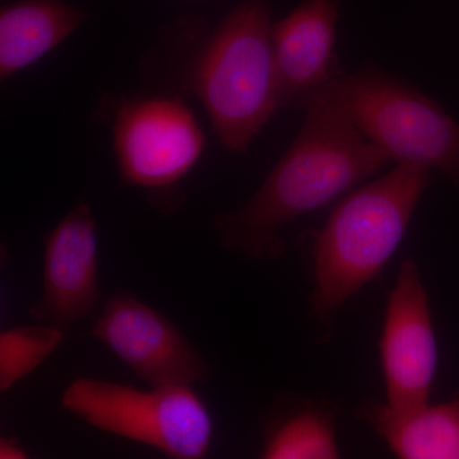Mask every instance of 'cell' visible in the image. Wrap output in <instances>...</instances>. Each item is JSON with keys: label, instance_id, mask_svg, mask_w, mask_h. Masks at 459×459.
<instances>
[{"label": "cell", "instance_id": "6da1fadb", "mask_svg": "<svg viewBox=\"0 0 459 459\" xmlns=\"http://www.w3.org/2000/svg\"><path fill=\"white\" fill-rule=\"evenodd\" d=\"M298 137L261 188L240 208L216 214L213 226L229 252L272 261L286 252L282 230L325 207L391 159L338 108L312 96Z\"/></svg>", "mask_w": 459, "mask_h": 459}, {"label": "cell", "instance_id": "7a4b0ae2", "mask_svg": "<svg viewBox=\"0 0 459 459\" xmlns=\"http://www.w3.org/2000/svg\"><path fill=\"white\" fill-rule=\"evenodd\" d=\"M431 170L397 164L336 205L313 249L309 318L313 338L327 342L337 313L377 279L406 237Z\"/></svg>", "mask_w": 459, "mask_h": 459}, {"label": "cell", "instance_id": "3957f363", "mask_svg": "<svg viewBox=\"0 0 459 459\" xmlns=\"http://www.w3.org/2000/svg\"><path fill=\"white\" fill-rule=\"evenodd\" d=\"M268 0H244L202 44L190 84L217 137L246 152L280 107Z\"/></svg>", "mask_w": 459, "mask_h": 459}, {"label": "cell", "instance_id": "277c9868", "mask_svg": "<svg viewBox=\"0 0 459 459\" xmlns=\"http://www.w3.org/2000/svg\"><path fill=\"white\" fill-rule=\"evenodd\" d=\"M312 96L338 108L391 161L443 172L459 188V123L415 87L364 66Z\"/></svg>", "mask_w": 459, "mask_h": 459}, {"label": "cell", "instance_id": "5b68a950", "mask_svg": "<svg viewBox=\"0 0 459 459\" xmlns=\"http://www.w3.org/2000/svg\"><path fill=\"white\" fill-rule=\"evenodd\" d=\"M63 407L90 427L144 444L168 459H211L213 419L190 385H131L80 377Z\"/></svg>", "mask_w": 459, "mask_h": 459}, {"label": "cell", "instance_id": "8992f818", "mask_svg": "<svg viewBox=\"0 0 459 459\" xmlns=\"http://www.w3.org/2000/svg\"><path fill=\"white\" fill-rule=\"evenodd\" d=\"M113 134L120 175L126 184L140 188L174 186L204 155V133L180 100L126 102L115 117Z\"/></svg>", "mask_w": 459, "mask_h": 459}, {"label": "cell", "instance_id": "52a82bcc", "mask_svg": "<svg viewBox=\"0 0 459 459\" xmlns=\"http://www.w3.org/2000/svg\"><path fill=\"white\" fill-rule=\"evenodd\" d=\"M379 359L385 403L407 412L430 403L437 367V343L427 289L418 262L401 263L386 299Z\"/></svg>", "mask_w": 459, "mask_h": 459}, {"label": "cell", "instance_id": "ba28073f", "mask_svg": "<svg viewBox=\"0 0 459 459\" xmlns=\"http://www.w3.org/2000/svg\"><path fill=\"white\" fill-rule=\"evenodd\" d=\"M92 333L150 386H192L212 377L180 328L132 295L111 296Z\"/></svg>", "mask_w": 459, "mask_h": 459}, {"label": "cell", "instance_id": "9c48e42d", "mask_svg": "<svg viewBox=\"0 0 459 459\" xmlns=\"http://www.w3.org/2000/svg\"><path fill=\"white\" fill-rule=\"evenodd\" d=\"M42 294L30 313L66 331L96 312L98 223L89 204L74 205L45 241Z\"/></svg>", "mask_w": 459, "mask_h": 459}, {"label": "cell", "instance_id": "30bf717a", "mask_svg": "<svg viewBox=\"0 0 459 459\" xmlns=\"http://www.w3.org/2000/svg\"><path fill=\"white\" fill-rule=\"evenodd\" d=\"M340 16L338 0H303L272 27V47L280 84V107L305 101L341 75L334 60Z\"/></svg>", "mask_w": 459, "mask_h": 459}, {"label": "cell", "instance_id": "8fae6325", "mask_svg": "<svg viewBox=\"0 0 459 459\" xmlns=\"http://www.w3.org/2000/svg\"><path fill=\"white\" fill-rule=\"evenodd\" d=\"M356 416L397 459H459V395L407 412L368 398L359 404Z\"/></svg>", "mask_w": 459, "mask_h": 459}, {"label": "cell", "instance_id": "7c38bea8", "mask_svg": "<svg viewBox=\"0 0 459 459\" xmlns=\"http://www.w3.org/2000/svg\"><path fill=\"white\" fill-rule=\"evenodd\" d=\"M338 416L340 407L327 398L281 394L265 416L259 459H343Z\"/></svg>", "mask_w": 459, "mask_h": 459}, {"label": "cell", "instance_id": "4fadbf2b", "mask_svg": "<svg viewBox=\"0 0 459 459\" xmlns=\"http://www.w3.org/2000/svg\"><path fill=\"white\" fill-rule=\"evenodd\" d=\"M87 14L60 0H20L0 11V80L39 62L78 29Z\"/></svg>", "mask_w": 459, "mask_h": 459}, {"label": "cell", "instance_id": "5bb4252c", "mask_svg": "<svg viewBox=\"0 0 459 459\" xmlns=\"http://www.w3.org/2000/svg\"><path fill=\"white\" fill-rule=\"evenodd\" d=\"M65 331L49 325L5 329L0 334V389L8 392L56 351Z\"/></svg>", "mask_w": 459, "mask_h": 459}, {"label": "cell", "instance_id": "9a60e30c", "mask_svg": "<svg viewBox=\"0 0 459 459\" xmlns=\"http://www.w3.org/2000/svg\"><path fill=\"white\" fill-rule=\"evenodd\" d=\"M0 459H32L13 437L0 440Z\"/></svg>", "mask_w": 459, "mask_h": 459}]
</instances>
